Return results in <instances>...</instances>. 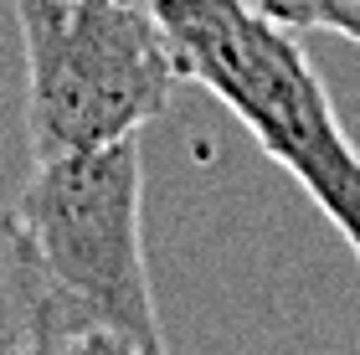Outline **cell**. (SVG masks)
<instances>
[{
  "label": "cell",
  "instance_id": "6da1fadb",
  "mask_svg": "<svg viewBox=\"0 0 360 355\" xmlns=\"http://www.w3.org/2000/svg\"><path fill=\"white\" fill-rule=\"evenodd\" d=\"M170 37L180 77L248 124V134L278 160L299 191L330 217L360 263V150L335 119L314 62L293 26L248 0H150Z\"/></svg>",
  "mask_w": 360,
  "mask_h": 355
},
{
  "label": "cell",
  "instance_id": "7a4b0ae2",
  "mask_svg": "<svg viewBox=\"0 0 360 355\" xmlns=\"http://www.w3.org/2000/svg\"><path fill=\"white\" fill-rule=\"evenodd\" d=\"M15 217L37 242L72 330V355H160L155 288L144 257L139 134L37 160Z\"/></svg>",
  "mask_w": 360,
  "mask_h": 355
},
{
  "label": "cell",
  "instance_id": "3957f363",
  "mask_svg": "<svg viewBox=\"0 0 360 355\" xmlns=\"http://www.w3.org/2000/svg\"><path fill=\"white\" fill-rule=\"evenodd\" d=\"M37 160L139 134L180 83L150 0H15Z\"/></svg>",
  "mask_w": 360,
  "mask_h": 355
},
{
  "label": "cell",
  "instance_id": "277c9868",
  "mask_svg": "<svg viewBox=\"0 0 360 355\" xmlns=\"http://www.w3.org/2000/svg\"><path fill=\"white\" fill-rule=\"evenodd\" d=\"M0 355H72L62 299L15 212H0Z\"/></svg>",
  "mask_w": 360,
  "mask_h": 355
},
{
  "label": "cell",
  "instance_id": "5b68a950",
  "mask_svg": "<svg viewBox=\"0 0 360 355\" xmlns=\"http://www.w3.org/2000/svg\"><path fill=\"white\" fill-rule=\"evenodd\" d=\"M268 15H278L283 26L304 31H330L360 46V0H257Z\"/></svg>",
  "mask_w": 360,
  "mask_h": 355
}]
</instances>
